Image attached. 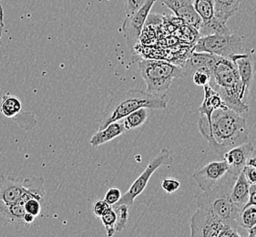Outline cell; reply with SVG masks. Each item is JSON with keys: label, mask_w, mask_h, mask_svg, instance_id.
Listing matches in <instances>:
<instances>
[{"label": "cell", "mask_w": 256, "mask_h": 237, "mask_svg": "<svg viewBox=\"0 0 256 237\" xmlns=\"http://www.w3.org/2000/svg\"><path fill=\"white\" fill-rule=\"evenodd\" d=\"M210 144L217 154L224 156L228 150L249 140L246 118L230 108L216 110L212 115Z\"/></svg>", "instance_id": "6da1fadb"}, {"label": "cell", "mask_w": 256, "mask_h": 237, "mask_svg": "<svg viewBox=\"0 0 256 237\" xmlns=\"http://www.w3.org/2000/svg\"><path fill=\"white\" fill-rule=\"evenodd\" d=\"M236 178L237 176L227 172L214 186L197 197V206L210 212L216 218L232 226L244 230L238 226V217L242 210L236 206L230 197Z\"/></svg>", "instance_id": "7a4b0ae2"}, {"label": "cell", "mask_w": 256, "mask_h": 237, "mask_svg": "<svg viewBox=\"0 0 256 237\" xmlns=\"http://www.w3.org/2000/svg\"><path fill=\"white\" fill-rule=\"evenodd\" d=\"M219 93L227 108L237 114L249 112L248 104L241 100L242 82L236 65L229 58L219 57L212 68L210 84Z\"/></svg>", "instance_id": "3957f363"}, {"label": "cell", "mask_w": 256, "mask_h": 237, "mask_svg": "<svg viewBox=\"0 0 256 237\" xmlns=\"http://www.w3.org/2000/svg\"><path fill=\"white\" fill-rule=\"evenodd\" d=\"M165 97L155 96L140 90H130L120 96L112 98L105 110L98 130L105 128L113 122L125 118L127 115L140 108L160 110L167 107Z\"/></svg>", "instance_id": "277c9868"}, {"label": "cell", "mask_w": 256, "mask_h": 237, "mask_svg": "<svg viewBox=\"0 0 256 237\" xmlns=\"http://www.w3.org/2000/svg\"><path fill=\"white\" fill-rule=\"evenodd\" d=\"M138 66L147 86L146 92L159 97H165L172 84L187 75L184 68L164 60H142Z\"/></svg>", "instance_id": "5b68a950"}, {"label": "cell", "mask_w": 256, "mask_h": 237, "mask_svg": "<svg viewBox=\"0 0 256 237\" xmlns=\"http://www.w3.org/2000/svg\"><path fill=\"white\" fill-rule=\"evenodd\" d=\"M190 236L240 237L247 236V231L232 226L216 218L210 212L198 207L190 218Z\"/></svg>", "instance_id": "8992f818"}, {"label": "cell", "mask_w": 256, "mask_h": 237, "mask_svg": "<svg viewBox=\"0 0 256 237\" xmlns=\"http://www.w3.org/2000/svg\"><path fill=\"white\" fill-rule=\"evenodd\" d=\"M194 50L207 52L230 60L232 55L244 53V46L242 38L237 35H210L200 36Z\"/></svg>", "instance_id": "52a82bcc"}, {"label": "cell", "mask_w": 256, "mask_h": 237, "mask_svg": "<svg viewBox=\"0 0 256 237\" xmlns=\"http://www.w3.org/2000/svg\"><path fill=\"white\" fill-rule=\"evenodd\" d=\"M172 162L174 158L170 154L169 150H162L159 154L148 162V166L144 170V172L134 180V184L128 188V191L122 196L118 202L113 206H118L122 204H126L130 206L134 204V200L145 190L148 180L155 172V170L159 169L162 166H170L172 164Z\"/></svg>", "instance_id": "ba28073f"}, {"label": "cell", "mask_w": 256, "mask_h": 237, "mask_svg": "<svg viewBox=\"0 0 256 237\" xmlns=\"http://www.w3.org/2000/svg\"><path fill=\"white\" fill-rule=\"evenodd\" d=\"M156 1L157 0H147L138 11L134 12L132 15L126 16L125 20H123L122 32L130 50H134L137 46L148 14Z\"/></svg>", "instance_id": "9c48e42d"}, {"label": "cell", "mask_w": 256, "mask_h": 237, "mask_svg": "<svg viewBox=\"0 0 256 237\" xmlns=\"http://www.w3.org/2000/svg\"><path fill=\"white\" fill-rule=\"evenodd\" d=\"M230 60L236 65L241 78V100L244 104H248L247 100L256 72V55L252 53H240L232 55Z\"/></svg>", "instance_id": "30bf717a"}, {"label": "cell", "mask_w": 256, "mask_h": 237, "mask_svg": "<svg viewBox=\"0 0 256 237\" xmlns=\"http://www.w3.org/2000/svg\"><path fill=\"white\" fill-rule=\"evenodd\" d=\"M25 189L23 180L6 174L0 176V216L6 208L20 201Z\"/></svg>", "instance_id": "8fae6325"}, {"label": "cell", "mask_w": 256, "mask_h": 237, "mask_svg": "<svg viewBox=\"0 0 256 237\" xmlns=\"http://www.w3.org/2000/svg\"><path fill=\"white\" fill-rule=\"evenodd\" d=\"M228 172V165L224 160L212 162L195 172L192 178L202 192L209 190Z\"/></svg>", "instance_id": "7c38bea8"}, {"label": "cell", "mask_w": 256, "mask_h": 237, "mask_svg": "<svg viewBox=\"0 0 256 237\" xmlns=\"http://www.w3.org/2000/svg\"><path fill=\"white\" fill-rule=\"evenodd\" d=\"M187 26H192L199 30L202 20L192 6V0H162Z\"/></svg>", "instance_id": "4fadbf2b"}, {"label": "cell", "mask_w": 256, "mask_h": 237, "mask_svg": "<svg viewBox=\"0 0 256 237\" xmlns=\"http://www.w3.org/2000/svg\"><path fill=\"white\" fill-rule=\"evenodd\" d=\"M254 149V145L247 142L228 150L222 156L224 160L228 165V172L234 176H239L242 170H244L247 160Z\"/></svg>", "instance_id": "5bb4252c"}, {"label": "cell", "mask_w": 256, "mask_h": 237, "mask_svg": "<svg viewBox=\"0 0 256 237\" xmlns=\"http://www.w3.org/2000/svg\"><path fill=\"white\" fill-rule=\"evenodd\" d=\"M204 102L198 110L200 112L202 116H204L210 126L212 115L214 114V112L216 110H226L228 108L219 95V93L216 92V90L212 88L210 85L204 86Z\"/></svg>", "instance_id": "9a60e30c"}, {"label": "cell", "mask_w": 256, "mask_h": 237, "mask_svg": "<svg viewBox=\"0 0 256 237\" xmlns=\"http://www.w3.org/2000/svg\"><path fill=\"white\" fill-rule=\"evenodd\" d=\"M125 132H127V130L125 128L123 120L113 122L112 124H108L105 128L98 130L97 132L92 137L90 144L92 145L93 147L105 144L108 142L112 140L113 139L120 136Z\"/></svg>", "instance_id": "2e32d148"}, {"label": "cell", "mask_w": 256, "mask_h": 237, "mask_svg": "<svg viewBox=\"0 0 256 237\" xmlns=\"http://www.w3.org/2000/svg\"><path fill=\"white\" fill-rule=\"evenodd\" d=\"M250 186L251 184L246 180L244 174L242 170L240 174L237 176L230 192V197L234 204L241 210L246 206L249 201Z\"/></svg>", "instance_id": "e0dca14e"}, {"label": "cell", "mask_w": 256, "mask_h": 237, "mask_svg": "<svg viewBox=\"0 0 256 237\" xmlns=\"http://www.w3.org/2000/svg\"><path fill=\"white\" fill-rule=\"evenodd\" d=\"M220 56H217L214 54H210L207 52H194L189 58L188 62L185 65L184 70L186 73L188 72H194L199 68H208L212 70L216 62L218 60Z\"/></svg>", "instance_id": "ac0fdd59"}, {"label": "cell", "mask_w": 256, "mask_h": 237, "mask_svg": "<svg viewBox=\"0 0 256 237\" xmlns=\"http://www.w3.org/2000/svg\"><path fill=\"white\" fill-rule=\"evenodd\" d=\"M214 6V16L222 21L230 18L239 10L242 0H212Z\"/></svg>", "instance_id": "d6986e66"}, {"label": "cell", "mask_w": 256, "mask_h": 237, "mask_svg": "<svg viewBox=\"0 0 256 237\" xmlns=\"http://www.w3.org/2000/svg\"><path fill=\"white\" fill-rule=\"evenodd\" d=\"M199 36H210V35H230L229 28L226 21L216 18V16L210 20L202 22L199 28Z\"/></svg>", "instance_id": "ffe728a7"}, {"label": "cell", "mask_w": 256, "mask_h": 237, "mask_svg": "<svg viewBox=\"0 0 256 237\" xmlns=\"http://www.w3.org/2000/svg\"><path fill=\"white\" fill-rule=\"evenodd\" d=\"M0 110L1 114L6 118H16L20 117L22 112L20 98L8 93L6 94L2 98V102L0 104Z\"/></svg>", "instance_id": "44dd1931"}, {"label": "cell", "mask_w": 256, "mask_h": 237, "mask_svg": "<svg viewBox=\"0 0 256 237\" xmlns=\"http://www.w3.org/2000/svg\"><path fill=\"white\" fill-rule=\"evenodd\" d=\"M148 108H140L134 110V112L128 114L122 118L125 128L127 130L137 129L144 125L148 118Z\"/></svg>", "instance_id": "7402d4cb"}, {"label": "cell", "mask_w": 256, "mask_h": 237, "mask_svg": "<svg viewBox=\"0 0 256 237\" xmlns=\"http://www.w3.org/2000/svg\"><path fill=\"white\" fill-rule=\"evenodd\" d=\"M256 224V206L246 204L238 217V226L247 231Z\"/></svg>", "instance_id": "603a6c76"}, {"label": "cell", "mask_w": 256, "mask_h": 237, "mask_svg": "<svg viewBox=\"0 0 256 237\" xmlns=\"http://www.w3.org/2000/svg\"><path fill=\"white\" fill-rule=\"evenodd\" d=\"M192 6L202 22L210 20L214 16V6L212 0H192Z\"/></svg>", "instance_id": "cb8c5ba5"}, {"label": "cell", "mask_w": 256, "mask_h": 237, "mask_svg": "<svg viewBox=\"0 0 256 237\" xmlns=\"http://www.w3.org/2000/svg\"><path fill=\"white\" fill-rule=\"evenodd\" d=\"M102 221L103 226L106 229V232L108 237L112 236L113 234L116 232L115 230V224L117 221V214L114 210L112 206L110 207L108 211L106 212L102 216L100 217Z\"/></svg>", "instance_id": "d4e9b609"}, {"label": "cell", "mask_w": 256, "mask_h": 237, "mask_svg": "<svg viewBox=\"0 0 256 237\" xmlns=\"http://www.w3.org/2000/svg\"><path fill=\"white\" fill-rule=\"evenodd\" d=\"M117 214V221L115 224L116 232H120L126 226L128 219V206L122 204L118 206H112Z\"/></svg>", "instance_id": "484cf974"}, {"label": "cell", "mask_w": 256, "mask_h": 237, "mask_svg": "<svg viewBox=\"0 0 256 237\" xmlns=\"http://www.w3.org/2000/svg\"><path fill=\"white\" fill-rule=\"evenodd\" d=\"M212 70L208 68H199L196 70L194 72L192 80L195 85L197 86H202L204 87L205 85H209L210 82V78H212Z\"/></svg>", "instance_id": "4316f807"}, {"label": "cell", "mask_w": 256, "mask_h": 237, "mask_svg": "<svg viewBox=\"0 0 256 237\" xmlns=\"http://www.w3.org/2000/svg\"><path fill=\"white\" fill-rule=\"evenodd\" d=\"M180 186V182L179 180H176L175 178H172V177H166L162 182V189L169 194H172L177 191L179 189Z\"/></svg>", "instance_id": "83f0119b"}, {"label": "cell", "mask_w": 256, "mask_h": 237, "mask_svg": "<svg viewBox=\"0 0 256 237\" xmlns=\"http://www.w3.org/2000/svg\"><path fill=\"white\" fill-rule=\"evenodd\" d=\"M122 196V194L120 190L118 188L113 187L106 192L105 196H104V201L106 202L110 206H113L118 202Z\"/></svg>", "instance_id": "f1b7e54d"}, {"label": "cell", "mask_w": 256, "mask_h": 237, "mask_svg": "<svg viewBox=\"0 0 256 237\" xmlns=\"http://www.w3.org/2000/svg\"><path fill=\"white\" fill-rule=\"evenodd\" d=\"M147 0H124V8L126 16L132 15L138 11L146 3Z\"/></svg>", "instance_id": "f546056e"}, {"label": "cell", "mask_w": 256, "mask_h": 237, "mask_svg": "<svg viewBox=\"0 0 256 237\" xmlns=\"http://www.w3.org/2000/svg\"><path fill=\"white\" fill-rule=\"evenodd\" d=\"M110 207V206H108V204L104 201V199H98L93 204V214H95V216L100 218L106 212L108 211Z\"/></svg>", "instance_id": "4dcf8cb0"}, {"label": "cell", "mask_w": 256, "mask_h": 237, "mask_svg": "<svg viewBox=\"0 0 256 237\" xmlns=\"http://www.w3.org/2000/svg\"><path fill=\"white\" fill-rule=\"evenodd\" d=\"M242 172H244L246 180H248V182L251 186H254V184L256 186V167L252 166V165H246Z\"/></svg>", "instance_id": "1f68e13d"}, {"label": "cell", "mask_w": 256, "mask_h": 237, "mask_svg": "<svg viewBox=\"0 0 256 237\" xmlns=\"http://www.w3.org/2000/svg\"><path fill=\"white\" fill-rule=\"evenodd\" d=\"M247 204H254L256 206V186H250V192H249V201Z\"/></svg>", "instance_id": "d6a6232c"}, {"label": "cell", "mask_w": 256, "mask_h": 237, "mask_svg": "<svg viewBox=\"0 0 256 237\" xmlns=\"http://www.w3.org/2000/svg\"><path fill=\"white\" fill-rule=\"evenodd\" d=\"M4 28H5V22H4V10H3V6H2L1 2H0V38H2V35H3Z\"/></svg>", "instance_id": "836d02e7"}, {"label": "cell", "mask_w": 256, "mask_h": 237, "mask_svg": "<svg viewBox=\"0 0 256 237\" xmlns=\"http://www.w3.org/2000/svg\"><path fill=\"white\" fill-rule=\"evenodd\" d=\"M36 217L34 216H32L30 214H28L26 212L25 214V216H24V222L26 224V226L28 227L31 224H33L35 221H36Z\"/></svg>", "instance_id": "e575fe53"}, {"label": "cell", "mask_w": 256, "mask_h": 237, "mask_svg": "<svg viewBox=\"0 0 256 237\" xmlns=\"http://www.w3.org/2000/svg\"><path fill=\"white\" fill-rule=\"evenodd\" d=\"M246 165H252V166H254L256 167V149L252 150V152H251V154L249 156Z\"/></svg>", "instance_id": "d590c367"}, {"label": "cell", "mask_w": 256, "mask_h": 237, "mask_svg": "<svg viewBox=\"0 0 256 237\" xmlns=\"http://www.w3.org/2000/svg\"><path fill=\"white\" fill-rule=\"evenodd\" d=\"M247 236L256 237V224L247 230Z\"/></svg>", "instance_id": "8d00e7d4"}]
</instances>
